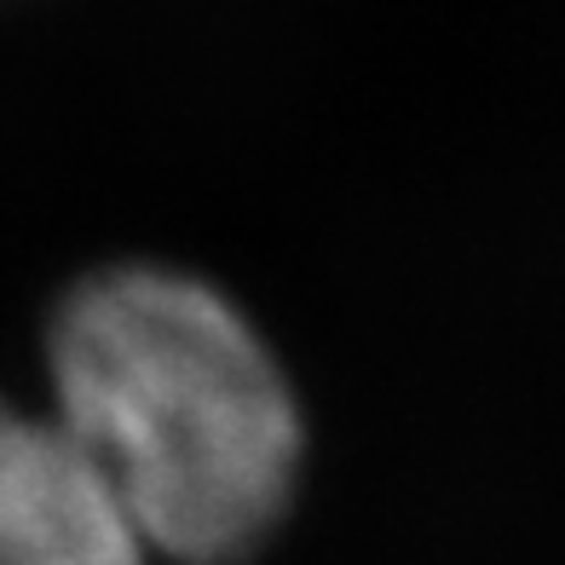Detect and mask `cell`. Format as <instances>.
Instances as JSON below:
<instances>
[{
    "instance_id": "obj_1",
    "label": "cell",
    "mask_w": 565,
    "mask_h": 565,
    "mask_svg": "<svg viewBox=\"0 0 565 565\" xmlns=\"http://www.w3.org/2000/svg\"><path fill=\"white\" fill-rule=\"evenodd\" d=\"M58 427L139 543L248 554L289 502L300 427L254 329L191 277L110 271L53 329Z\"/></svg>"
},
{
    "instance_id": "obj_2",
    "label": "cell",
    "mask_w": 565,
    "mask_h": 565,
    "mask_svg": "<svg viewBox=\"0 0 565 565\" xmlns=\"http://www.w3.org/2000/svg\"><path fill=\"white\" fill-rule=\"evenodd\" d=\"M139 548L70 433L0 398V565H139Z\"/></svg>"
}]
</instances>
